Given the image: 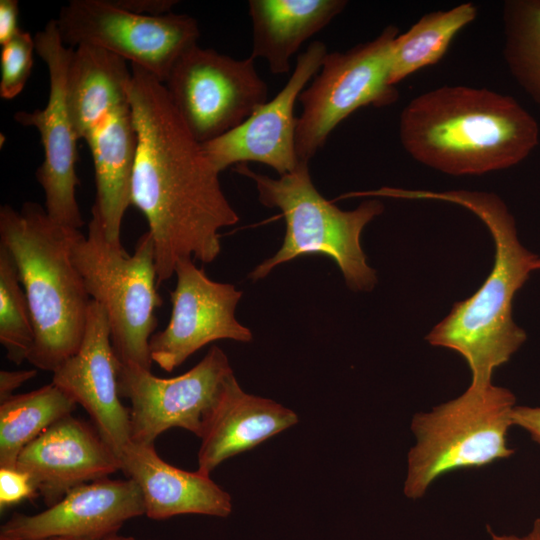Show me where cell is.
Returning a JSON list of instances; mask_svg holds the SVG:
<instances>
[{"mask_svg": "<svg viewBox=\"0 0 540 540\" xmlns=\"http://www.w3.org/2000/svg\"><path fill=\"white\" fill-rule=\"evenodd\" d=\"M76 402L52 382L0 403V467L15 468L21 451L48 427L71 415Z\"/></svg>", "mask_w": 540, "mask_h": 540, "instance_id": "obj_24", "label": "cell"}, {"mask_svg": "<svg viewBox=\"0 0 540 540\" xmlns=\"http://www.w3.org/2000/svg\"><path fill=\"white\" fill-rule=\"evenodd\" d=\"M119 7L133 13L147 16H162L171 13L178 3L174 0H114Z\"/></svg>", "mask_w": 540, "mask_h": 540, "instance_id": "obj_29", "label": "cell"}, {"mask_svg": "<svg viewBox=\"0 0 540 540\" xmlns=\"http://www.w3.org/2000/svg\"><path fill=\"white\" fill-rule=\"evenodd\" d=\"M34 326L16 264L0 244V342L7 358L21 364L33 348Z\"/></svg>", "mask_w": 540, "mask_h": 540, "instance_id": "obj_26", "label": "cell"}, {"mask_svg": "<svg viewBox=\"0 0 540 540\" xmlns=\"http://www.w3.org/2000/svg\"><path fill=\"white\" fill-rule=\"evenodd\" d=\"M540 269V258L536 262V270Z\"/></svg>", "mask_w": 540, "mask_h": 540, "instance_id": "obj_35", "label": "cell"}, {"mask_svg": "<svg viewBox=\"0 0 540 540\" xmlns=\"http://www.w3.org/2000/svg\"><path fill=\"white\" fill-rule=\"evenodd\" d=\"M128 97L138 136L131 205L147 220L160 285L182 259L213 262L221 251L219 230L239 216L163 82L132 65Z\"/></svg>", "mask_w": 540, "mask_h": 540, "instance_id": "obj_1", "label": "cell"}, {"mask_svg": "<svg viewBox=\"0 0 540 540\" xmlns=\"http://www.w3.org/2000/svg\"><path fill=\"white\" fill-rule=\"evenodd\" d=\"M327 53L325 43L311 42L298 55L293 73L274 98L259 106L235 129L201 144L219 173L232 165L258 162L281 176L297 166L295 103Z\"/></svg>", "mask_w": 540, "mask_h": 540, "instance_id": "obj_14", "label": "cell"}, {"mask_svg": "<svg viewBox=\"0 0 540 540\" xmlns=\"http://www.w3.org/2000/svg\"><path fill=\"white\" fill-rule=\"evenodd\" d=\"M63 43L109 51L165 82L172 66L200 36L186 14L147 16L108 0H71L55 19Z\"/></svg>", "mask_w": 540, "mask_h": 540, "instance_id": "obj_9", "label": "cell"}, {"mask_svg": "<svg viewBox=\"0 0 540 540\" xmlns=\"http://www.w3.org/2000/svg\"><path fill=\"white\" fill-rule=\"evenodd\" d=\"M514 394L492 385L469 387L458 397L417 413L411 421L415 444L407 455L403 491L422 498L435 480L460 469L480 468L514 454L508 444Z\"/></svg>", "mask_w": 540, "mask_h": 540, "instance_id": "obj_6", "label": "cell"}, {"mask_svg": "<svg viewBox=\"0 0 540 540\" xmlns=\"http://www.w3.org/2000/svg\"><path fill=\"white\" fill-rule=\"evenodd\" d=\"M413 197L468 209L486 225L494 240L495 258L489 276L472 296L455 303L426 336L431 345L453 350L465 359L472 375L470 386L488 388L493 385L494 371L526 340L525 331L513 321L512 303L536 270L539 257L522 246L512 214L493 193L416 190Z\"/></svg>", "mask_w": 540, "mask_h": 540, "instance_id": "obj_3", "label": "cell"}, {"mask_svg": "<svg viewBox=\"0 0 540 540\" xmlns=\"http://www.w3.org/2000/svg\"><path fill=\"white\" fill-rule=\"evenodd\" d=\"M346 0H250L252 59H264L276 75L291 69L290 60L313 35L347 6Z\"/></svg>", "mask_w": 540, "mask_h": 540, "instance_id": "obj_21", "label": "cell"}, {"mask_svg": "<svg viewBox=\"0 0 540 540\" xmlns=\"http://www.w3.org/2000/svg\"><path fill=\"white\" fill-rule=\"evenodd\" d=\"M37 375L36 369L0 372V403L13 396V392Z\"/></svg>", "mask_w": 540, "mask_h": 540, "instance_id": "obj_32", "label": "cell"}, {"mask_svg": "<svg viewBox=\"0 0 540 540\" xmlns=\"http://www.w3.org/2000/svg\"><path fill=\"white\" fill-rule=\"evenodd\" d=\"M233 374L227 355L216 345L193 368L173 378H160L151 370L120 361L119 394L131 403L130 441L154 444L161 433L173 427L201 438Z\"/></svg>", "mask_w": 540, "mask_h": 540, "instance_id": "obj_11", "label": "cell"}, {"mask_svg": "<svg viewBox=\"0 0 540 540\" xmlns=\"http://www.w3.org/2000/svg\"><path fill=\"white\" fill-rule=\"evenodd\" d=\"M80 230L54 222L44 207H0V244L11 254L30 307L34 345L28 361L53 372L79 349L91 298L72 260Z\"/></svg>", "mask_w": 540, "mask_h": 540, "instance_id": "obj_4", "label": "cell"}, {"mask_svg": "<svg viewBox=\"0 0 540 540\" xmlns=\"http://www.w3.org/2000/svg\"><path fill=\"white\" fill-rule=\"evenodd\" d=\"M176 287L170 292L172 311L166 328L150 339L152 362L171 372L203 346L221 339L250 342L252 332L237 321L242 291L211 280L192 259L175 267Z\"/></svg>", "mask_w": 540, "mask_h": 540, "instance_id": "obj_13", "label": "cell"}, {"mask_svg": "<svg viewBox=\"0 0 540 540\" xmlns=\"http://www.w3.org/2000/svg\"><path fill=\"white\" fill-rule=\"evenodd\" d=\"M18 17V1L0 0V46L10 41L21 30L18 26Z\"/></svg>", "mask_w": 540, "mask_h": 540, "instance_id": "obj_30", "label": "cell"}, {"mask_svg": "<svg viewBox=\"0 0 540 540\" xmlns=\"http://www.w3.org/2000/svg\"><path fill=\"white\" fill-rule=\"evenodd\" d=\"M297 422L298 416L291 409L246 393L233 374L200 438L197 470L210 475L226 459L254 448Z\"/></svg>", "mask_w": 540, "mask_h": 540, "instance_id": "obj_19", "label": "cell"}, {"mask_svg": "<svg viewBox=\"0 0 540 540\" xmlns=\"http://www.w3.org/2000/svg\"><path fill=\"white\" fill-rule=\"evenodd\" d=\"M234 170L254 181L259 201L278 208L286 224L282 246L249 274L253 281L299 256L324 255L336 262L350 289L374 288L376 272L367 264L360 237L364 227L383 212L379 200H366L351 211L339 209L315 188L309 162L305 161L279 178L259 174L246 163L236 165Z\"/></svg>", "mask_w": 540, "mask_h": 540, "instance_id": "obj_5", "label": "cell"}, {"mask_svg": "<svg viewBox=\"0 0 540 540\" xmlns=\"http://www.w3.org/2000/svg\"><path fill=\"white\" fill-rule=\"evenodd\" d=\"M33 37L35 52L49 72L48 101L43 109L16 112L14 119L20 125L36 128L40 134L44 159L36 178L44 192L48 216L62 226L79 230L84 224L76 199L79 139L66 101V76L74 48L61 40L55 19Z\"/></svg>", "mask_w": 540, "mask_h": 540, "instance_id": "obj_12", "label": "cell"}, {"mask_svg": "<svg viewBox=\"0 0 540 540\" xmlns=\"http://www.w3.org/2000/svg\"><path fill=\"white\" fill-rule=\"evenodd\" d=\"M477 7L461 3L448 10L426 13L394 42L390 83L395 86L427 66L438 63L457 34L474 21Z\"/></svg>", "mask_w": 540, "mask_h": 540, "instance_id": "obj_23", "label": "cell"}, {"mask_svg": "<svg viewBox=\"0 0 540 540\" xmlns=\"http://www.w3.org/2000/svg\"><path fill=\"white\" fill-rule=\"evenodd\" d=\"M144 514L143 496L133 479L106 477L74 487L37 514L14 513L1 526L0 537L101 539L118 534L127 521Z\"/></svg>", "mask_w": 540, "mask_h": 540, "instance_id": "obj_15", "label": "cell"}, {"mask_svg": "<svg viewBox=\"0 0 540 540\" xmlns=\"http://www.w3.org/2000/svg\"><path fill=\"white\" fill-rule=\"evenodd\" d=\"M34 37L20 30L1 46L0 96L10 100L19 95L26 85L33 66Z\"/></svg>", "mask_w": 540, "mask_h": 540, "instance_id": "obj_27", "label": "cell"}, {"mask_svg": "<svg viewBox=\"0 0 540 540\" xmlns=\"http://www.w3.org/2000/svg\"><path fill=\"white\" fill-rule=\"evenodd\" d=\"M38 495L28 474L17 468L0 467L1 511Z\"/></svg>", "mask_w": 540, "mask_h": 540, "instance_id": "obj_28", "label": "cell"}, {"mask_svg": "<svg viewBox=\"0 0 540 540\" xmlns=\"http://www.w3.org/2000/svg\"><path fill=\"white\" fill-rule=\"evenodd\" d=\"M535 118L513 97L486 88L444 85L413 98L398 134L415 161L453 176L515 166L539 143Z\"/></svg>", "mask_w": 540, "mask_h": 540, "instance_id": "obj_2", "label": "cell"}, {"mask_svg": "<svg viewBox=\"0 0 540 540\" xmlns=\"http://www.w3.org/2000/svg\"><path fill=\"white\" fill-rule=\"evenodd\" d=\"M126 62L94 46L73 49L66 76V101L79 140L86 141L112 111L129 103L131 69Z\"/></svg>", "mask_w": 540, "mask_h": 540, "instance_id": "obj_22", "label": "cell"}, {"mask_svg": "<svg viewBox=\"0 0 540 540\" xmlns=\"http://www.w3.org/2000/svg\"><path fill=\"white\" fill-rule=\"evenodd\" d=\"M490 540H540V518L533 521L532 527L524 535L515 534H497L488 528Z\"/></svg>", "mask_w": 540, "mask_h": 540, "instance_id": "obj_33", "label": "cell"}, {"mask_svg": "<svg viewBox=\"0 0 540 540\" xmlns=\"http://www.w3.org/2000/svg\"><path fill=\"white\" fill-rule=\"evenodd\" d=\"M15 468L29 475L49 507L74 487L121 470V464L98 431L68 415L30 442L19 454Z\"/></svg>", "mask_w": 540, "mask_h": 540, "instance_id": "obj_17", "label": "cell"}, {"mask_svg": "<svg viewBox=\"0 0 540 540\" xmlns=\"http://www.w3.org/2000/svg\"><path fill=\"white\" fill-rule=\"evenodd\" d=\"M119 459L121 470L138 484L145 515L150 519L183 514L225 518L232 512L231 496L210 475L170 465L158 455L154 444L130 441Z\"/></svg>", "mask_w": 540, "mask_h": 540, "instance_id": "obj_18", "label": "cell"}, {"mask_svg": "<svg viewBox=\"0 0 540 540\" xmlns=\"http://www.w3.org/2000/svg\"><path fill=\"white\" fill-rule=\"evenodd\" d=\"M91 211L87 236L80 232L72 245L73 263L91 300L107 314L118 359L151 370L149 344L158 324L155 311L162 305L152 235L143 233L130 255L108 240L95 205Z\"/></svg>", "mask_w": 540, "mask_h": 540, "instance_id": "obj_7", "label": "cell"}, {"mask_svg": "<svg viewBox=\"0 0 540 540\" xmlns=\"http://www.w3.org/2000/svg\"><path fill=\"white\" fill-rule=\"evenodd\" d=\"M502 22L508 70L540 107V0H506Z\"/></svg>", "mask_w": 540, "mask_h": 540, "instance_id": "obj_25", "label": "cell"}, {"mask_svg": "<svg viewBox=\"0 0 540 540\" xmlns=\"http://www.w3.org/2000/svg\"><path fill=\"white\" fill-rule=\"evenodd\" d=\"M398 27L389 25L374 39L351 49L327 53L299 101L302 113L296 129L299 161L309 162L332 131L356 110L385 107L399 97L390 83L392 52Z\"/></svg>", "mask_w": 540, "mask_h": 540, "instance_id": "obj_8", "label": "cell"}, {"mask_svg": "<svg viewBox=\"0 0 540 540\" xmlns=\"http://www.w3.org/2000/svg\"><path fill=\"white\" fill-rule=\"evenodd\" d=\"M107 314L91 300L77 352L52 373V383L81 405L119 457L130 442L129 410L120 401L118 370Z\"/></svg>", "mask_w": 540, "mask_h": 540, "instance_id": "obj_16", "label": "cell"}, {"mask_svg": "<svg viewBox=\"0 0 540 540\" xmlns=\"http://www.w3.org/2000/svg\"><path fill=\"white\" fill-rule=\"evenodd\" d=\"M0 540H9L3 537H0ZM42 540H155V539H139L133 536H122L119 534L101 538V539H74V538H63V537H55V538H48V539H42Z\"/></svg>", "mask_w": 540, "mask_h": 540, "instance_id": "obj_34", "label": "cell"}, {"mask_svg": "<svg viewBox=\"0 0 540 540\" xmlns=\"http://www.w3.org/2000/svg\"><path fill=\"white\" fill-rule=\"evenodd\" d=\"M96 182L94 205L99 211L108 240L121 244L123 217L131 205V186L138 136L130 104L112 111L86 139Z\"/></svg>", "mask_w": 540, "mask_h": 540, "instance_id": "obj_20", "label": "cell"}, {"mask_svg": "<svg viewBox=\"0 0 540 540\" xmlns=\"http://www.w3.org/2000/svg\"><path fill=\"white\" fill-rule=\"evenodd\" d=\"M163 84L200 144L241 125L268 96L250 56L236 59L198 44L178 58Z\"/></svg>", "mask_w": 540, "mask_h": 540, "instance_id": "obj_10", "label": "cell"}, {"mask_svg": "<svg viewBox=\"0 0 540 540\" xmlns=\"http://www.w3.org/2000/svg\"><path fill=\"white\" fill-rule=\"evenodd\" d=\"M513 426L524 429L533 441L540 444V406H515L512 411Z\"/></svg>", "mask_w": 540, "mask_h": 540, "instance_id": "obj_31", "label": "cell"}]
</instances>
